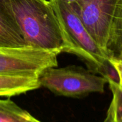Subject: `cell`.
I'll return each instance as SVG.
<instances>
[{"instance_id":"1","label":"cell","mask_w":122,"mask_h":122,"mask_svg":"<svg viewBox=\"0 0 122 122\" xmlns=\"http://www.w3.org/2000/svg\"><path fill=\"white\" fill-rule=\"evenodd\" d=\"M26 46L63 52L65 43L50 0H3Z\"/></svg>"},{"instance_id":"2","label":"cell","mask_w":122,"mask_h":122,"mask_svg":"<svg viewBox=\"0 0 122 122\" xmlns=\"http://www.w3.org/2000/svg\"><path fill=\"white\" fill-rule=\"evenodd\" d=\"M56 15L65 43L63 52L76 55L93 73L118 83L116 71L108 63V55L91 36L72 4L50 0Z\"/></svg>"},{"instance_id":"3","label":"cell","mask_w":122,"mask_h":122,"mask_svg":"<svg viewBox=\"0 0 122 122\" xmlns=\"http://www.w3.org/2000/svg\"><path fill=\"white\" fill-rule=\"evenodd\" d=\"M38 81L40 87L57 96L69 98H82L92 93H102L108 83L105 77L77 66L48 68L40 74Z\"/></svg>"},{"instance_id":"4","label":"cell","mask_w":122,"mask_h":122,"mask_svg":"<svg viewBox=\"0 0 122 122\" xmlns=\"http://www.w3.org/2000/svg\"><path fill=\"white\" fill-rule=\"evenodd\" d=\"M58 55L27 46L0 47V75L39 76L45 69L57 66Z\"/></svg>"},{"instance_id":"5","label":"cell","mask_w":122,"mask_h":122,"mask_svg":"<svg viewBox=\"0 0 122 122\" xmlns=\"http://www.w3.org/2000/svg\"><path fill=\"white\" fill-rule=\"evenodd\" d=\"M117 0H77L73 5L82 23L107 53V43Z\"/></svg>"},{"instance_id":"6","label":"cell","mask_w":122,"mask_h":122,"mask_svg":"<svg viewBox=\"0 0 122 122\" xmlns=\"http://www.w3.org/2000/svg\"><path fill=\"white\" fill-rule=\"evenodd\" d=\"M40 87L38 76L0 75V97L10 98Z\"/></svg>"},{"instance_id":"7","label":"cell","mask_w":122,"mask_h":122,"mask_svg":"<svg viewBox=\"0 0 122 122\" xmlns=\"http://www.w3.org/2000/svg\"><path fill=\"white\" fill-rule=\"evenodd\" d=\"M26 47L22 36L3 0H0V47Z\"/></svg>"},{"instance_id":"8","label":"cell","mask_w":122,"mask_h":122,"mask_svg":"<svg viewBox=\"0 0 122 122\" xmlns=\"http://www.w3.org/2000/svg\"><path fill=\"white\" fill-rule=\"evenodd\" d=\"M108 58H122V0H117L107 43Z\"/></svg>"},{"instance_id":"9","label":"cell","mask_w":122,"mask_h":122,"mask_svg":"<svg viewBox=\"0 0 122 122\" xmlns=\"http://www.w3.org/2000/svg\"><path fill=\"white\" fill-rule=\"evenodd\" d=\"M0 122H42L10 98H0Z\"/></svg>"},{"instance_id":"10","label":"cell","mask_w":122,"mask_h":122,"mask_svg":"<svg viewBox=\"0 0 122 122\" xmlns=\"http://www.w3.org/2000/svg\"><path fill=\"white\" fill-rule=\"evenodd\" d=\"M107 81L112 93V98L103 122H122V87L111 79H108Z\"/></svg>"},{"instance_id":"11","label":"cell","mask_w":122,"mask_h":122,"mask_svg":"<svg viewBox=\"0 0 122 122\" xmlns=\"http://www.w3.org/2000/svg\"><path fill=\"white\" fill-rule=\"evenodd\" d=\"M108 63L117 74L118 86L122 87V58L110 57Z\"/></svg>"},{"instance_id":"12","label":"cell","mask_w":122,"mask_h":122,"mask_svg":"<svg viewBox=\"0 0 122 122\" xmlns=\"http://www.w3.org/2000/svg\"><path fill=\"white\" fill-rule=\"evenodd\" d=\"M60 1L64 2L66 3H68V4H73L74 2H76L77 0H60Z\"/></svg>"}]
</instances>
